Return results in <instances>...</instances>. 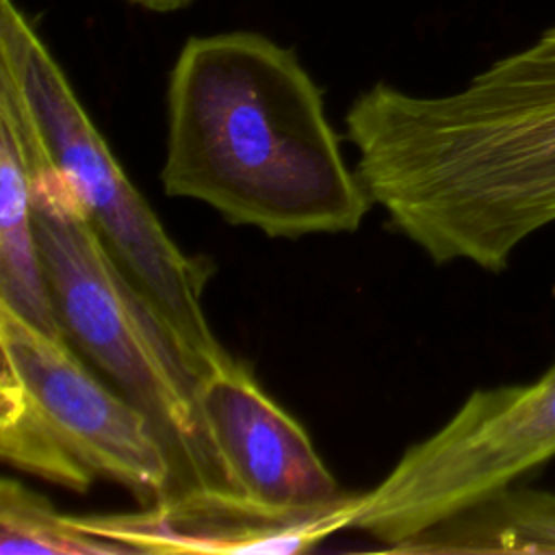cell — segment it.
Segmentation results:
<instances>
[{
	"label": "cell",
	"mask_w": 555,
	"mask_h": 555,
	"mask_svg": "<svg viewBox=\"0 0 555 555\" xmlns=\"http://www.w3.org/2000/svg\"><path fill=\"white\" fill-rule=\"evenodd\" d=\"M345 124L371 202L434 262L499 273L555 223V26L449 95L377 82Z\"/></svg>",
	"instance_id": "1"
},
{
	"label": "cell",
	"mask_w": 555,
	"mask_h": 555,
	"mask_svg": "<svg viewBox=\"0 0 555 555\" xmlns=\"http://www.w3.org/2000/svg\"><path fill=\"white\" fill-rule=\"evenodd\" d=\"M167 195L297 238L360 228L373 206L297 56L258 33L191 37L167 87Z\"/></svg>",
	"instance_id": "2"
},
{
	"label": "cell",
	"mask_w": 555,
	"mask_h": 555,
	"mask_svg": "<svg viewBox=\"0 0 555 555\" xmlns=\"http://www.w3.org/2000/svg\"><path fill=\"white\" fill-rule=\"evenodd\" d=\"M0 111L13 119L24 145L39 247L67 340L150 416L171 455L176 492L232 490L202 418V371L119 269L69 184L9 102L0 100Z\"/></svg>",
	"instance_id": "3"
},
{
	"label": "cell",
	"mask_w": 555,
	"mask_h": 555,
	"mask_svg": "<svg viewBox=\"0 0 555 555\" xmlns=\"http://www.w3.org/2000/svg\"><path fill=\"white\" fill-rule=\"evenodd\" d=\"M0 98L61 171L108 254L197 369L206 373L232 358L215 338L202 306L210 262L186 256L165 232L13 0H0Z\"/></svg>",
	"instance_id": "4"
},
{
	"label": "cell",
	"mask_w": 555,
	"mask_h": 555,
	"mask_svg": "<svg viewBox=\"0 0 555 555\" xmlns=\"http://www.w3.org/2000/svg\"><path fill=\"white\" fill-rule=\"evenodd\" d=\"M555 457V364L529 384L473 390L431 436L360 494L349 529L386 551Z\"/></svg>",
	"instance_id": "5"
},
{
	"label": "cell",
	"mask_w": 555,
	"mask_h": 555,
	"mask_svg": "<svg viewBox=\"0 0 555 555\" xmlns=\"http://www.w3.org/2000/svg\"><path fill=\"white\" fill-rule=\"evenodd\" d=\"M0 351L56 440L95 477L119 483L143 505L176 492L171 455L150 416L100 382L69 340L0 306Z\"/></svg>",
	"instance_id": "6"
},
{
	"label": "cell",
	"mask_w": 555,
	"mask_h": 555,
	"mask_svg": "<svg viewBox=\"0 0 555 555\" xmlns=\"http://www.w3.org/2000/svg\"><path fill=\"white\" fill-rule=\"evenodd\" d=\"M197 399L225 479L238 494L282 509L323 507L351 494L245 362L228 358L202 373Z\"/></svg>",
	"instance_id": "7"
},
{
	"label": "cell",
	"mask_w": 555,
	"mask_h": 555,
	"mask_svg": "<svg viewBox=\"0 0 555 555\" xmlns=\"http://www.w3.org/2000/svg\"><path fill=\"white\" fill-rule=\"evenodd\" d=\"M360 494L308 509H282L236 490L191 488L126 514L72 516L74 525L130 553H304L349 529Z\"/></svg>",
	"instance_id": "8"
},
{
	"label": "cell",
	"mask_w": 555,
	"mask_h": 555,
	"mask_svg": "<svg viewBox=\"0 0 555 555\" xmlns=\"http://www.w3.org/2000/svg\"><path fill=\"white\" fill-rule=\"evenodd\" d=\"M0 306L41 332L67 340L39 247L24 145L4 111H0Z\"/></svg>",
	"instance_id": "9"
},
{
	"label": "cell",
	"mask_w": 555,
	"mask_h": 555,
	"mask_svg": "<svg viewBox=\"0 0 555 555\" xmlns=\"http://www.w3.org/2000/svg\"><path fill=\"white\" fill-rule=\"evenodd\" d=\"M390 551L555 555V492L509 483Z\"/></svg>",
	"instance_id": "10"
},
{
	"label": "cell",
	"mask_w": 555,
	"mask_h": 555,
	"mask_svg": "<svg viewBox=\"0 0 555 555\" xmlns=\"http://www.w3.org/2000/svg\"><path fill=\"white\" fill-rule=\"evenodd\" d=\"M0 455L7 464L72 492H87L93 473L50 431L35 403L2 366L0 373Z\"/></svg>",
	"instance_id": "11"
},
{
	"label": "cell",
	"mask_w": 555,
	"mask_h": 555,
	"mask_svg": "<svg viewBox=\"0 0 555 555\" xmlns=\"http://www.w3.org/2000/svg\"><path fill=\"white\" fill-rule=\"evenodd\" d=\"M119 555L126 546L98 538L59 514L48 499L4 477L0 483V555Z\"/></svg>",
	"instance_id": "12"
},
{
	"label": "cell",
	"mask_w": 555,
	"mask_h": 555,
	"mask_svg": "<svg viewBox=\"0 0 555 555\" xmlns=\"http://www.w3.org/2000/svg\"><path fill=\"white\" fill-rule=\"evenodd\" d=\"M126 2L147 9V11H156V13H169V11H178V9L186 7L193 0H126Z\"/></svg>",
	"instance_id": "13"
}]
</instances>
